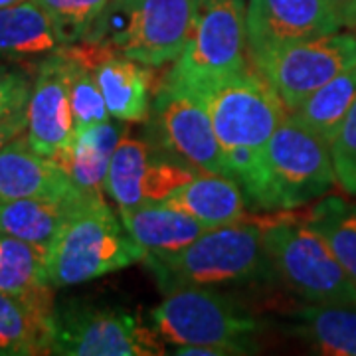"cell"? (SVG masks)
<instances>
[{
    "mask_svg": "<svg viewBox=\"0 0 356 356\" xmlns=\"http://www.w3.org/2000/svg\"><path fill=\"white\" fill-rule=\"evenodd\" d=\"M26 133V111L24 113L8 117L4 121H0V149H4L10 140Z\"/></svg>",
    "mask_w": 356,
    "mask_h": 356,
    "instance_id": "obj_31",
    "label": "cell"
},
{
    "mask_svg": "<svg viewBox=\"0 0 356 356\" xmlns=\"http://www.w3.org/2000/svg\"><path fill=\"white\" fill-rule=\"evenodd\" d=\"M125 129L117 127L111 121L74 133L70 147L54 161L64 168L70 180L81 192L105 194V177L115 149Z\"/></svg>",
    "mask_w": 356,
    "mask_h": 356,
    "instance_id": "obj_21",
    "label": "cell"
},
{
    "mask_svg": "<svg viewBox=\"0 0 356 356\" xmlns=\"http://www.w3.org/2000/svg\"><path fill=\"white\" fill-rule=\"evenodd\" d=\"M86 196H89L88 192L76 186L64 194L30 196L0 204V234L50 248L67 216Z\"/></svg>",
    "mask_w": 356,
    "mask_h": 356,
    "instance_id": "obj_19",
    "label": "cell"
},
{
    "mask_svg": "<svg viewBox=\"0 0 356 356\" xmlns=\"http://www.w3.org/2000/svg\"><path fill=\"white\" fill-rule=\"evenodd\" d=\"M261 229L269 264L287 289L309 303L356 305V283L313 226L285 216Z\"/></svg>",
    "mask_w": 356,
    "mask_h": 356,
    "instance_id": "obj_7",
    "label": "cell"
},
{
    "mask_svg": "<svg viewBox=\"0 0 356 356\" xmlns=\"http://www.w3.org/2000/svg\"><path fill=\"white\" fill-rule=\"evenodd\" d=\"M56 305L0 291V355H51Z\"/></svg>",
    "mask_w": 356,
    "mask_h": 356,
    "instance_id": "obj_20",
    "label": "cell"
},
{
    "mask_svg": "<svg viewBox=\"0 0 356 356\" xmlns=\"http://www.w3.org/2000/svg\"><path fill=\"white\" fill-rule=\"evenodd\" d=\"M297 332L321 355L356 356V305L309 303L299 313Z\"/></svg>",
    "mask_w": 356,
    "mask_h": 356,
    "instance_id": "obj_24",
    "label": "cell"
},
{
    "mask_svg": "<svg viewBox=\"0 0 356 356\" xmlns=\"http://www.w3.org/2000/svg\"><path fill=\"white\" fill-rule=\"evenodd\" d=\"M331 156L337 182L346 194L356 196V102L331 140Z\"/></svg>",
    "mask_w": 356,
    "mask_h": 356,
    "instance_id": "obj_29",
    "label": "cell"
},
{
    "mask_svg": "<svg viewBox=\"0 0 356 356\" xmlns=\"http://www.w3.org/2000/svg\"><path fill=\"white\" fill-rule=\"evenodd\" d=\"M54 24L62 46L77 44L88 36L109 0H34Z\"/></svg>",
    "mask_w": 356,
    "mask_h": 356,
    "instance_id": "obj_28",
    "label": "cell"
},
{
    "mask_svg": "<svg viewBox=\"0 0 356 356\" xmlns=\"http://www.w3.org/2000/svg\"><path fill=\"white\" fill-rule=\"evenodd\" d=\"M356 102V64L309 95L293 115L331 145L344 117Z\"/></svg>",
    "mask_w": 356,
    "mask_h": 356,
    "instance_id": "obj_25",
    "label": "cell"
},
{
    "mask_svg": "<svg viewBox=\"0 0 356 356\" xmlns=\"http://www.w3.org/2000/svg\"><path fill=\"white\" fill-rule=\"evenodd\" d=\"M32 81L22 70L0 65V121L24 113Z\"/></svg>",
    "mask_w": 356,
    "mask_h": 356,
    "instance_id": "obj_30",
    "label": "cell"
},
{
    "mask_svg": "<svg viewBox=\"0 0 356 356\" xmlns=\"http://www.w3.org/2000/svg\"><path fill=\"white\" fill-rule=\"evenodd\" d=\"M198 175L149 139L121 137L105 177V192L119 208L163 202L178 186Z\"/></svg>",
    "mask_w": 356,
    "mask_h": 356,
    "instance_id": "obj_12",
    "label": "cell"
},
{
    "mask_svg": "<svg viewBox=\"0 0 356 356\" xmlns=\"http://www.w3.org/2000/svg\"><path fill=\"white\" fill-rule=\"evenodd\" d=\"M26 0H0V8H8V6H16V4H22Z\"/></svg>",
    "mask_w": 356,
    "mask_h": 356,
    "instance_id": "obj_33",
    "label": "cell"
},
{
    "mask_svg": "<svg viewBox=\"0 0 356 356\" xmlns=\"http://www.w3.org/2000/svg\"><path fill=\"white\" fill-rule=\"evenodd\" d=\"M149 140L198 175H228L210 115L202 102L184 88L161 81L151 105Z\"/></svg>",
    "mask_w": 356,
    "mask_h": 356,
    "instance_id": "obj_11",
    "label": "cell"
},
{
    "mask_svg": "<svg viewBox=\"0 0 356 356\" xmlns=\"http://www.w3.org/2000/svg\"><path fill=\"white\" fill-rule=\"evenodd\" d=\"M341 20L329 0H250L245 8L248 54L339 32Z\"/></svg>",
    "mask_w": 356,
    "mask_h": 356,
    "instance_id": "obj_13",
    "label": "cell"
},
{
    "mask_svg": "<svg viewBox=\"0 0 356 356\" xmlns=\"http://www.w3.org/2000/svg\"><path fill=\"white\" fill-rule=\"evenodd\" d=\"M154 331L172 346H210L224 355L255 353L259 325L242 305L212 287H178L151 311Z\"/></svg>",
    "mask_w": 356,
    "mask_h": 356,
    "instance_id": "obj_6",
    "label": "cell"
},
{
    "mask_svg": "<svg viewBox=\"0 0 356 356\" xmlns=\"http://www.w3.org/2000/svg\"><path fill=\"white\" fill-rule=\"evenodd\" d=\"M60 46L48 14L34 0L0 8V60L48 56Z\"/></svg>",
    "mask_w": 356,
    "mask_h": 356,
    "instance_id": "obj_23",
    "label": "cell"
},
{
    "mask_svg": "<svg viewBox=\"0 0 356 356\" xmlns=\"http://www.w3.org/2000/svg\"><path fill=\"white\" fill-rule=\"evenodd\" d=\"M309 226L317 229L331 245L332 254L341 261L348 277L356 283V206L343 198H325L305 218Z\"/></svg>",
    "mask_w": 356,
    "mask_h": 356,
    "instance_id": "obj_26",
    "label": "cell"
},
{
    "mask_svg": "<svg viewBox=\"0 0 356 356\" xmlns=\"http://www.w3.org/2000/svg\"><path fill=\"white\" fill-rule=\"evenodd\" d=\"M186 91L206 107L228 175L240 182L245 198L255 204L264 182L267 143L287 117L283 99L254 65Z\"/></svg>",
    "mask_w": 356,
    "mask_h": 356,
    "instance_id": "obj_1",
    "label": "cell"
},
{
    "mask_svg": "<svg viewBox=\"0 0 356 356\" xmlns=\"http://www.w3.org/2000/svg\"><path fill=\"white\" fill-rule=\"evenodd\" d=\"M143 261L165 293L178 287L236 285L275 273L264 248V229L250 222L208 229L178 254Z\"/></svg>",
    "mask_w": 356,
    "mask_h": 356,
    "instance_id": "obj_2",
    "label": "cell"
},
{
    "mask_svg": "<svg viewBox=\"0 0 356 356\" xmlns=\"http://www.w3.org/2000/svg\"><path fill=\"white\" fill-rule=\"evenodd\" d=\"M245 8L243 0H196L188 40L163 81L196 89L245 70Z\"/></svg>",
    "mask_w": 356,
    "mask_h": 356,
    "instance_id": "obj_8",
    "label": "cell"
},
{
    "mask_svg": "<svg viewBox=\"0 0 356 356\" xmlns=\"http://www.w3.org/2000/svg\"><path fill=\"white\" fill-rule=\"evenodd\" d=\"M51 355L154 356L165 341L127 309L70 303L56 309Z\"/></svg>",
    "mask_w": 356,
    "mask_h": 356,
    "instance_id": "obj_9",
    "label": "cell"
},
{
    "mask_svg": "<svg viewBox=\"0 0 356 356\" xmlns=\"http://www.w3.org/2000/svg\"><path fill=\"white\" fill-rule=\"evenodd\" d=\"M77 48L93 67L109 115L123 123L149 121L151 95L156 91L151 65L135 62L127 56L89 42H77Z\"/></svg>",
    "mask_w": 356,
    "mask_h": 356,
    "instance_id": "obj_15",
    "label": "cell"
},
{
    "mask_svg": "<svg viewBox=\"0 0 356 356\" xmlns=\"http://www.w3.org/2000/svg\"><path fill=\"white\" fill-rule=\"evenodd\" d=\"M60 50L65 56V65H67V86H70L72 115H74V133L99 125L103 121H109L111 115L105 107L102 89L97 86L93 67L86 60V56L79 51L77 44L60 46Z\"/></svg>",
    "mask_w": 356,
    "mask_h": 356,
    "instance_id": "obj_27",
    "label": "cell"
},
{
    "mask_svg": "<svg viewBox=\"0 0 356 356\" xmlns=\"http://www.w3.org/2000/svg\"><path fill=\"white\" fill-rule=\"evenodd\" d=\"M163 204L188 214L210 229L248 220L245 192L228 175L200 172L178 186Z\"/></svg>",
    "mask_w": 356,
    "mask_h": 356,
    "instance_id": "obj_17",
    "label": "cell"
},
{
    "mask_svg": "<svg viewBox=\"0 0 356 356\" xmlns=\"http://www.w3.org/2000/svg\"><path fill=\"white\" fill-rule=\"evenodd\" d=\"M76 188L64 168L50 156L36 153L24 135L0 149V204L64 194Z\"/></svg>",
    "mask_w": 356,
    "mask_h": 356,
    "instance_id": "obj_16",
    "label": "cell"
},
{
    "mask_svg": "<svg viewBox=\"0 0 356 356\" xmlns=\"http://www.w3.org/2000/svg\"><path fill=\"white\" fill-rule=\"evenodd\" d=\"M26 139L36 153L56 159L74 139L65 56L58 48L42 60L26 105Z\"/></svg>",
    "mask_w": 356,
    "mask_h": 356,
    "instance_id": "obj_14",
    "label": "cell"
},
{
    "mask_svg": "<svg viewBox=\"0 0 356 356\" xmlns=\"http://www.w3.org/2000/svg\"><path fill=\"white\" fill-rule=\"evenodd\" d=\"M119 212L123 226L145 252V257L178 254L210 229L202 222L163 202L119 208Z\"/></svg>",
    "mask_w": 356,
    "mask_h": 356,
    "instance_id": "obj_18",
    "label": "cell"
},
{
    "mask_svg": "<svg viewBox=\"0 0 356 356\" xmlns=\"http://www.w3.org/2000/svg\"><path fill=\"white\" fill-rule=\"evenodd\" d=\"M194 8L196 0H109L81 42L161 67L180 56Z\"/></svg>",
    "mask_w": 356,
    "mask_h": 356,
    "instance_id": "obj_4",
    "label": "cell"
},
{
    "mask_svg": "<svg viewBox=\"0 0 356 356\" xmlns=\"http://www.w3.org/2000/svg\"><path fill=\"white\" fill-rule=\"evenodd\" d=\"M341 24L356 30V0H329Z\"/></svg>",
    "mask_w": 356,
    "mask_h": 356,
    "instance_id": "obj_32",
    "label": "cell"
},
{
    "mask_svg": "<svg viewBox=\"0 0 356 356\" xmlns=\"http://www.w3.org/2000/svg\"><path fill=\"white\" fill-rule=\"evenodd\" d=\"M255 70L277 91L287 111L356 64V34L332 32L255 54Z\"/></svg>",
    "mask_w": 356,
    "mask_h": 356,
    "instance_id": "obj_10",
    "label": "cell"
},
{
    "mask_svg": "<svg viewBox=\"0 0 356 356\" xmlns=\"http://www.w3.org/2000/svg\"><path fill=\"white\" fill-rule=\"evenodd\" d=\"M0 291L54 305V285L48 277V245L0 234Z\"/></svg>",
    "mask_w": 356,
    "mask_h": 356,
    "instance_id": "obj_22",
    "label": "cell"
},
{
    "mask_svg": "<svg viewBox=\"0 0 356 356\" xmlns=\"http://www.w3.org/2000/svg\"><path fill=\"white\" fill-rule=\"evenodd\" d=\"M337 184L331 145L287 115L264 154V182L254 208L295 210L325 196Z\"/></svg>",
    "mask_w": 356,
    "mask_h": 356,
    "instance_id": "obj_5",
    "label": "cell"
},
{
    "mask_svg": "<svg viewBox=\"0 0 356 356\" xmlns=\"http://www.w3.org/2000/svg\"><path fill=\"white\" fill-rule=\"evenodd\" d=\"M145 252L129 236L103 194H89L67 216L48 248V277L54 289L86 281L143 261Z\"/></svg>",
    "mask_w": 356,
    "mask_h": 356,
    "instance_id": "obj_3",
    "label": "cell"
}]
</instances>
